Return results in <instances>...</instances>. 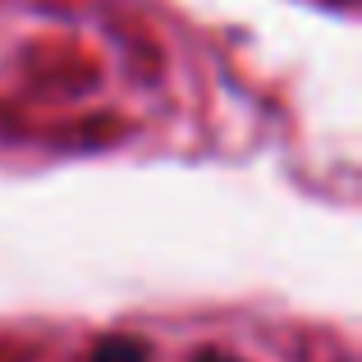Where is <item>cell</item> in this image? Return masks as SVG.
<instances>
[{"label":"cell","mask_w":362,"mask_h":362,"mask_svg":"<svg viewBox=\"0 0 362 362\" xmlns=\"http://www.w3.org/2000/svg\"><path fill=\"white\" fill-rule=\"evenodd\" d=\"M92 362H147V344H138L133 335H110L92 349Z\"/></svg>","instance_id":"1"},{"label":"cell","mask_w":362,"mask_h":362,"mask_svg":"<svg viewBox=\"0 0 362 362\" xmlns=\"http://www.w3.org/2000/svg\"><path fill=\"white\" fill-rule=\"evenodd\" d=\"M197 362H234V358H225V354H202Z\"/></svg>","instance_id":"2"}]
</instances>
